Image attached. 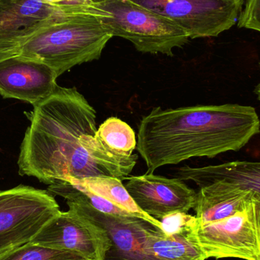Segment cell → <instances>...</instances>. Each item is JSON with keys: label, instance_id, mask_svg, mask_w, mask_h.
Here are the masks:
<instances>
[{"label": "cell", "instance_id": "cell-4", "mask_svg": "<svg viewBox=\"0 0 260 260\" xmlns=\"http://www.w3.org/2000/svg\"><path fill=\"white\" fill-rule=\"evenodd\" d=\"M108 14L101 18L113 37L128 40L138 51L173 56V50L187 44L186 31L165 17L129 0H96Z\"/></svg>", "mask_w": 260, "mask_h": 260}, {"label": "cell", "instance_id": "cell-23", "mask_svg": "<svg viewBox=\"0 0 260 260\" xmlns=\"http://www.w3.org/2000/svg\"><path fill=\"white\" fill-rule=\"evenodd\" d=\"M256 94H257L258 99H259V100L260 101V82L259 85H258L257 88H256Z\"/></svg>", "mask_w": 260, "mask_h": 260}, {"label": "cell", "instance_id": "cell-14", "mask_svg": "<svg viewBox=\"0 0 260 260\" xmlns=\"http://www.w3.org/2000/svg\"><path fill=\"white\" fill-rule=\"evenodd\" d=\"M177 175L181 180H191L200 187L224 181L260 197V161L235 160L218 165L183 167Z\"/></svg>", "mask_w": 260, "mask_h": 260}, {"label": "cell", "instance_id": "cell-22", "mask_svg": "<svg viewBox=\"0 0 260 260\" xmlns=\"http://www.w3.org/2000/svg\"><path fill=\"white\" fill-rule=\"evenodd\" d=\"M17 54H18V53H17ZM13 55H15V53H0V61L6 59V58L10 57V56H13Z\"/></svg>", "mask_w": 260, "mask_h": 260}, {"label": "cell", "instance_id": "cell-1", "mask_svg": "<svg viewBox=\"0 0 260 260\" xmlns=\"http://www.w3.org/2000/svg\"><path fill=\"white\" fill-rule=\"evenodd\" d=\"M26 115L30 123L18 156L21 176L49 186L70 178L123 180L137 163V154L119 157L98 138L95 110L76 88L58 85Z\"/></svg>", "mask_w": 260, "mask_h": 260}, {"label": "cell", "instance_id": "cell-3", "mask_svg": "<svg viewBox=\"0 0 260 260\" xmlns=\"http://www.w3.org/2000/svg\"><path fill=\"white\" fill-rule=\"evenodd\" d=\"M102 17L94 13L61 17L37 30L18 54L44 62L58 76L76 66L97 60L113 38Z\"/></svg>", "mask_w": 260, "mask_h": 260}, {"label": "cell", "instance_id": "cell-2", "mask_svg": "<svg viewBox=\"0 0 260 260\" xmlns=\"http://www.w3.org/2000/svg\"><path fill=\"white\" fill-rule=\"evenodd\" d=\"M260 133L256 110L239 105L157 107L141 120L136 149L146 174L194 157L239 151Z\"/></svg>", "mask_w": 260, "mask_h": 260}, {"label": "cell", "instance_id": "cell-21", "mask_svg": "<svg viewBox=\"0 0 260 260\" xmlns=\"http://www.w3.org/2000/svg\"><path fill=\"white\" fill-rule=\"evenodd\" d=\"M256 208V224H257L258 254L256 260H260V197L254 194L253 197Z\"/></svg>", "mask_w": 260, "mask_h": 260}, {"label": "cell", "instance_id": "cell-17", "mask_svg": "<svg viewBox=\"0 0 260 260\" xmlns=\"http://www.w3.org/2000/svg\"><path fill=\"white\" fill-rule=\"evenodd\" d=\"M96 136L110 151L120 157H130L136 149L134 130L117 117L107 119L98 129Z\"/></svg>", "mask_w": 260, "mask_h": 260}, {"label": "cell", "instance_id": "cell-18", "mask_svg": "<svg viewBox=\"0 0 260 260\" xmlns=\"http://www.w3.org/2000/svg\"><path fill=\"white\" fill-rule=\"evenodd\" d=\"M0 260H91L76 252L58 250L30 242L4 254Z\"/></svg>", "mask_w": 260, "mask_h": 260}, {"label": "cell", "instance_id": "cell-5", "mask_svg": "<svg viewBox=\"0 0 260 260\" xmlns=\"http://www.w3.org/2000/svg\"><path fill=\"white\" fill-rule=\"evenodd\" d=\"M60 212L48 190L24 185L0 190V255L30 243Z\"/></svg>", "mask_w": 260, "mask_h": 260}, {"label": "cell", "instance_id": "cell-24", "mask_svg": "<svg viewBox=\"0 0 260 260\" xmlns=\"http://www.w3.org/2000/svg\"><path fill=\"white\" fill-rule=\"evenodd\" d=\"M95 1H96V0H95Z\"/></svg>", "mask_w": 260, "mask_h": 260}, {"label": "cell", "instance_id": "cell-13", "mask_svg": "<svg viewBox=\"0 0 260 260\" xmlns=\"http://www.w3.org/2000/svg\"><path fill=\"white\" fill-rule=\"evenodd\" d=\"M193 209L199 224L221 219L246 209L253 201L254 193L224 181L200 187Z\"/></svg>", "mask_w": 260, "mask_h": 260}, {"label": "cell", "instance_id": "cell-19", "mask_svg": "<svg viewBox=\"0 0 260 260\" xmlns=\"http://www.w3.org/2000/svg\"><path fill=\"white\" fill-rule=\"evenodd\" d=\"M238 26L260 32V0H247L238 18Z\"/></svg>", "mask_w": 260, "mask_h": 260}, {"label": "cell", "instance_id": "cell-7", "mask_svg": "<svg viewBox=\"0 0 260 260\" xmlns=\"http://www.w3.org/2000/svg\"><path fill=\"white\" fill-rule=\"evenodd\" d=\"M192 229L207 259H256L258 236L254 200L246 209L212 222L199 224L195 216Z\"/></svg>", "mask_w": 260, "mask_h": 260}, {"label": "cell", "instance_id": "cell-15", "mask_svg": "<svg viewBox=\"0 0 260 260\" xmlns=\"http://www.w3.org/2000/svg\"><path fill=\"white\" fill-rule=\"evenodd\" d=\"M194 219L195 216L186 213L179 227L170 233L155 229L147 238V250L163 260L207 259L192 232Z\"/></svg>", "mask_w": 260, "mask_h": 260}, {"label": "cell", "instance_id": "cell-6", "mask_svg": "<svg viewBox=\"0 0 260 260\" xmlns=\"http://www.w3.org/2000/svg\"><path fill=\"white\" fill-rule=\"evenodd\" d=\"M170 20L190 39L218 37L238 21L244 0H129Z\"/></svg>", "mask_w": 260, "mask_h": 260}, {"label": "cell", "instance_id": "cell-16", "mask_svg": "<svg viewBox=\"0 0 260 260\" xmlns=\"http://www.w3.org/2000/svg\"><path fill=\"white\" fill-rule=\"evenodd\" d=\"M66 181L71 183L75 187L85 189L102 197L135 216L145 218L163 229L160 221L151 218L139 209L120 179L111 177H97L82 180L70 178Z\"/></svg>", "mask_w": 260, "mask_h": 260}, {"label": "cell", "instance_id": "cell-12", "mask_svg": "<svg viewBox=\"0 0 260 260\" xmlns=\"http://www.w3.org/2000/svg\"><path fill=\"white\" fill-rule=\"evenodd\" d=\"M54 70L38 59L13 55L0 61V95L38 105L58 86Z\"/></svg>", "mask_w": 260, "mask_h": 260}, {"label": "cell", "instance_id": "cell-8", "mask_svg": "<svg viewBox=\"0 0 260 260\" xmlns=\"http://www.w3.org/2000/svg\"><path fill=\"white\" fill-rule=\"evenodd\" d=\"M67 203L69 209L106 232L111 247L103 260H163L145 248L148 235L161 228L140 217L104 213L85 202Z\"/></svg>", "mask_w": 260, "mask_h": 260}, {"label": "cell", "instance_id": "cell-9", "mask_svg": "<svg viewBox=\"0 0 260 260\" xmlns=\"http://www.w3.org/2000/svg\"><path fill=\"white\" fill-rule=\"evenodd\" d=\"M30 242L103 260L111 247L106 232L69 209L47 223Z\"/></svg>", "mask_w": 260, "mask_h": 260}, {"label": "cell", "instance_id": "cell-20", "mask_svg": "<svg viewBox=\"0 0 260 260\" xmlns=\"http://www.w3.org/2000/svg\"><path fill=\"white\" fill-rule=\"evenodd\" d=\"M46 4L51 5L69 11H102L96 4L95 0H39Z\"/></svg>", "mask_w": 260, "mask_h": 260}, {"label": "cell", "instance_id": "cell-11", "mask_svg": "<svg viewBox=\"0 0 260 260\" xmlns=\"http://www.w3.org/2000/svg\"><path fill=\"white\" fill-rule=\"evenodd\" d=\"M124 185L142 212L160 221L176 213H187L195 206L197 192L180 179L154 174L133 176Z\"/></svg>", "mask_w": 260, "mask_h": 260}, {"label": "cell", "instance_id": "cell-10", "mask_svg": "<svg viewBox=\"0 0 260 260\" xmlns=\"http://www.w3.org/2000/svg\"><path fill=\"white\" fill-rule=\"evenodd\" d=\"M103 12L69 11L39 0H0V53H18V49L49 23L69 15Z\"/></svg>", "mask_w": 260, "mask_h": 260}]
</instances>
